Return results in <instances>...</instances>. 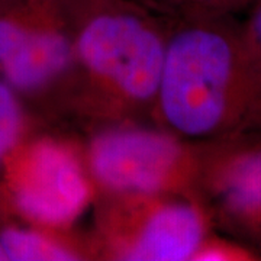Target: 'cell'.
<instances>
[{"label": "cell", "instance_id": "1", "mask_svg": "<svg viewBox=\"0 0 261 261\" xmlns=\"http://www.w3.org/2000/svg\"><path fill=\"white\" fill-rule=\"evenodd\" d=\"M168 22L152 122L200 145L261 142V53L241 18Z\"/></svg>", "mask_w": 261, "mask_h": 261}, {"label": "cell", "instance_id": "2", "mask_svg": "<svg viewBox=\"0 0 261 261\" xmlns=\"http://www.w3.org/2000/svg\"><path fill=\"white\" fill-rule=\"evenodd\" d=\"M168 29L167 19L138 0H73L71 71L47 116L83 137L152 122Z\"/></svg>", "mask_w": 261, "mask_h": 261}, {"label": "cell", "instance_id": "3", "mask_svg": "<svg viewBox=\"0 0 261 261\" xmlns=\"http://www.w3.org/2000/svg\"><path fill=\"white\" fill-rule=\"evenodd\" d=\"M96 187L82 140L35 125L0 166V216L49 228H74L92 209Z\"/></svg>", "mask_w": 261, "mask_h": 261}, {"label": "cell", "instance_id": "4", "mask_svg": "<svg viewBox=\"0 0 261 261\" xmlns=\"http://www.w3.org/2000/svg\"><path fill=\"white\" fill-rule=\"evenodd\" d=\"M97 193H166L200 199L209 149L152 122L105 126L82 140Z\"/></svg>", "mask_w": 261, "mask_h": 261}, {"label": "cell", "instance_id": "5", "mask_svg": "<svg viewBox=\"0 0 261 261\" xmlns=\"http://www.w3.org/2000/svg\"><path fill=\"white\" fill-rule=\"evenodd\" d=\"M90 235L97 261H190L212 216L202 199L166 193H97Z\"/></svg>", "mask_w": 261, "mask_h": 261}, {"label": "cell", "instance_id": "6", "mask_svg": "<svg viewBox=\"0 0 261 261\" xmlns=\"http://www.w3.org/2000/svg\"><path fill=\"white\" fill-rule=\"evenodd\" d=\"M73 0H9L0 9V79L47 116L73 64Z\"/></svg>", "mask_w": 261, "mask_h": 261}, {"label": "cell", "instance_id": "7", "mask_svg": "<svg viewBox=\"0 0 261 261\" xmlns=\"http://www.w3.org/2000/svg\"><path fill=\"white\" fill-rule=\"evenodd\" d=\"M200 199L216 231L261 251V142L212 145Z\"/></svg>", "mask_w": 261, "mask_h": 261}, {"label": "cell", "instance_id": "8", "mask_svg": "<svg viewBox=\"0 0 261 261\" xmlns=\"http://www.w3.org/2000/svg\"><path fill=\"white\" fill-rule=\"evenodd\" d=\"M0 241L8 261H97L90 232L49 228L0 216Z\"/></svg>", "mask_w": 261, "mask_h": 261}, {"label": "cell", "instance_id": "9", "mask_svg": "<svg viewBox=\"0 0 261 261\" xmlns=\"http://www.w3.org/2000/svg\"><path fill=\"white\" fill-rule=\"evenodd\" d=\"M167 20L215 16L241 18L257 0H138Z\"/></svg>", "mask_w": 261, "mask_h": 261}, {"label": "cell", "instance_id": "10", "mask_svg": "<svg viewBox=\"0 0 261 261\" xmlns=\"http://www.w3.org/2000/svg\"><path fill=\"white\" fill-rule=\"evenodd\" d=\"M38 125L19 94L0 79V166L9 151Z\"/></svg>", "mask_w": 261, "mask_h": 261}, {"label": "cell", "instance_id": "11", "mask_svg": "<svg viewBox=\"0 0 261 261\" xmlns=\"http://www.w3.org/2000/svg\"><path fill=\"white\" fill-rule=\"evenodd\" d=\"M190 261H261V251L214 229L199 244Z\"/></svg>", "mask_w": 261, "mask_h": 261}, {"label": "cell", "instance_id": "12", "mask_svg": "<svg viewBox=\"0 0 261 261\" xmlns=\"http://www.w3.org/2000/svg\"><path fill=\"white\" fill-rule=\"evenodd\" d=\"M241 22H243L245 32L248 34L254 45L258 48V51L261 53V0H257L251 8L244 13L241 16Z\"/></svg>", "mask_w": 261, "mask_h": 261}, {"label": "cell", "instance_id": "13", "mask_svg": "<svg viewBox=\"0 0 261 261\" xmlns=\"http://www.w3.org/2000/svg\"><path fill=\"white\" fill-rule=\"evenodd\" d=\"M0 261H8V255H6L3 245H2V241H0Z\"/></svg>", "mask_w": 261, "mask_h": 261}, {"label": "cell", "instance_id": "14", "mask_svg": "<svg viewBox=\"0 0 261 261\" xmlns=\"http://www.w3.org/2000/svg\"><path fill=\"white\" fill-rule=\"evenodd\" d=\"M6 2H8V0H0V9H2V8H3V5H5V3H6Z\"/></svg>", "mask_w": 261, "mask_h": 261}]
</instances>
